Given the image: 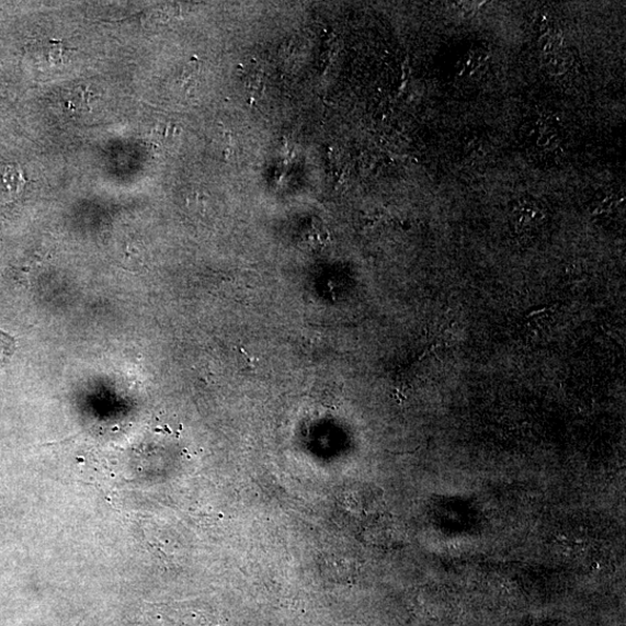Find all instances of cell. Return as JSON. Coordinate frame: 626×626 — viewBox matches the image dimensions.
I'll return each mask as SVG.
<instances>
[{
    "label": "cell",
    "mask_w": 626,
    "mask_h": 626,
    "mask_svg": "<svg viewBox=\"0 0 626 626\" xmlns=\"http://www.w3.org/2000/svg\"><path fill=\"white\" fill-rule=\"evenodd\" d=\"M2 180H3L2 189L3 190L5 189L4 191L5 198H13L15 197V195L22 192L24 186L23 183L24 179L22 171L15 170V168L12 166L7 167L2 173Z\"/></svg>",
    "instance_id": "1"
},
{
    "label": "cell",
    "mask_w": 626,
    "mask_h": 626,
    "mask_svg": "<svg viewBox=\"0 0 626 626\" xmlns=\"http://www.w3.org/2000/svg\"><path fill=\"white\" fill-rule=\"evenodd\" d=\"M13 341L4 333H0V366L9 360L12 354Z\"/></svg>",
    "instance_id": "2"
}]
</instances>
